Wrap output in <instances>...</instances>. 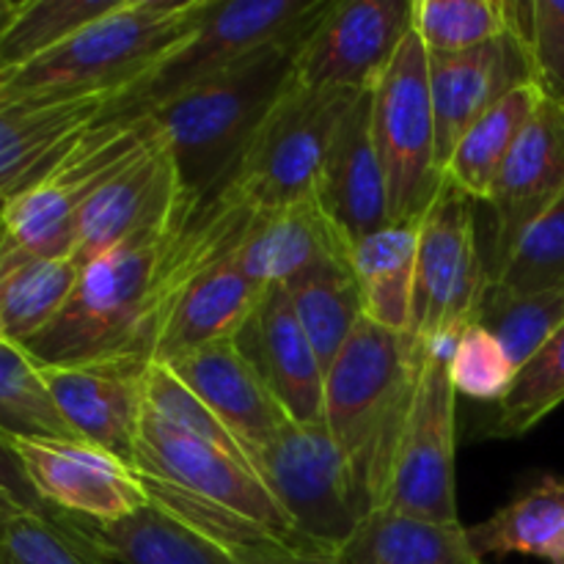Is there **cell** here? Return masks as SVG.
Masks as SVG:
<instances>
[{
    "label": "cell",
    "mask_w": 564,
    "mask_h": 564,
    "mask_svg": "<svg viewBox=\"0 0 564 564\" xmlns=\"http://www.w3.org/2000/svg\"><path fill=\"white\" fill-rule=\"evenodd\" d=\"M479 556H532L564 564V477H543L468 529Z\"/></svg>",
    "instance_id": "4316f807"
},
{
    "label": "cell",
    "mask_w": 564,
    "mask_h": 564,
    "mask_svg": "<svg viewBox=\"0 0 564 564\" xmlns=\"http://www.w3.org/2000/svg\"><path fill=\"white\" fill-rule=\"evenodd\" d=\"M248 463L290 518L297 538L323 554H339L367 518L345 455L325 422H290L251 452Z\"/></svg>",
    "instance_id": "ba28073f"
},
{
    "label": "cell",
    "mask_w": 564,
    "mask_h": 564,
    "mask_svg": "<svg viewBox=\"0 0 564 564\" xmlns=\"http://www.w3.org/2000/svg\"><path fill=\"white\" fill-rule=\"evenodd\" d=\"M358 94L292 77L253 132L231 187L253 209H279L317 196L336 132Z\"/></svg>",
    "instance_id": "52a82bcc"
},
{
    "label": "cell",
    "mask_w": 564,
    "mask_h": 564,
    "mask_svg": "<svg viewBox=\"0 0 564 564\" xmlns=\"http://www.w3.org/2000/svg\"><path fill=\"white\" fill-rule=\"evenodd\" d=\"M474 204L466 193L444 182L419 226L416 279H413V325L419 341L460 336L474 323L490 284L479 251Z\"/></svg>",
    "instance_id": "30bf717a"
},
{
    "label": "cell",
    "mask_w": 564,
    "mask_h": 564,
    "mask_svg": "<svg viewBox=\"0 0 564 564\" xmlns=\"http://www.w3.org/2000/svg\"><path fill=\"white\" fill-rule=\"evenodd\" d=\"M0 336H3V330H0Z\"/></svg>",
    "instance_id": "f6af8a7d"
},
{
    "label": "cell",
    "mask_w": 564,
    "mask_h": 564,
    "mask_svg": "<svg viewBox=\"0 0 564 564\" xmlns=\"http://www.w3.org/2000/svg\"><path fill=\"white\" fill-rule=\"evenodd\" d=\"M80 279L75 257H20L0 264V330L3 339L22 347L42 334L66 306Z\"/></svg>",
    "instance_id": "f1b7e54d"
},
{
    "label": "cell",
    "mask_w": 564,
    "mask_h": 564,
    "mask_svg": "<svg viewBox=\"0 0 564 564\" xmlns=\"http://www.w3.org/2000/svg\"><path fill=\"white\" fill-rule=\"evenodd\" d=\"M490 286L505 295L564 290V198L518 237L490 275Z\"/></svg>",
    "instance_id": "8d00e7d4"
},
{
    "label": "cell",
    "mask_w": 564,
    "mask_h": 564,
    "mask_svg": "<svg viewBox=\"0 0 564 564\" xmlns=\"http://www.w3.org/2000/svg\"><path fill=\"white\" fill-rule=\"evenodd\" d=\"M516 364L485 325L468 323L449 361V380L457 397L499 405L516 383Z\"/></svg>",
    "instance_id": "74e56055"
},
{
    "label": "cell",
    "mask_w": 564,
    "mask_h": 564,
    "mask_svg": "<svg viewBox=\"0 0 564 564\" xmlns=\"http://www.w3.org/2000/svg\"><path fill=\"white\" fill-rule=\"evenodd\" d=\"M457 449V391L449 380V358L422 347V372L411 413L402 430L391 474L389 510L460 523L455 494Z\"/></svg>",
    "instance_id": "7c38bea8"
},
{
    "label": "cell",
    "mask_w": 564,
    "mask_h": 564,
    "mask_svg": "<svg viewBox=\"0 0 564 564\" xmlns=\"http://www.w3.org/2000/svg\"><path fill=\"white\" fill-rule=\"evenodd\" d=\"M154 116L102 119L39 185L0 215V264L20 257H75L77 220L94 193L119 174L154 135Z\"/></svg>",
    "instance_id": "8992f818"
},
{
    "label": "cell",
    "mask_w": 564,
    "mask_h": 564,
    "mask_svg": "<svg viewBox=\"0 0 564 564\" xmlns=\"http://www.w3.org/2000/svg\"><path fill=\"white\" fill-rule=\"evenodd\" d=\"M375 143L389 187V224H419L444 187L430 53L411 28L375 88Z\"/></svg>",
    "instance_id": "9c48e42d"
},
{
    "label": "cell",
    "mask_w": 564,
    "mask_h": 564,
    "mask_svg": "<svg viewBox=\"0 0 564 564\" xmlns=\"http://www.w3.org/2000/svg\"><path fill=\"white\" fill-rule=\"evenodd\" d=\"M0 433L9 438L80 441L55 408L42 369L22 347L0 336Z\"/></svg>",
    "instance_id": "1f68e13d"
},
{
    "label": "cell",
    "mask_w": 564,
    "mask_h": 564,
    "mask_svg": "<svg viewBox=\"0 0 564 564\" xmlns=\"http://www.w3.org/2000/svg\"><path fill=\"white\" fill-rule=\"evenodd\" d=\"M235 345L284 405L292 422H325V369L284 286H268Z\"/></svg>",
    "instance_id": "ffe728a7"
},
{
    "label": "cell",
    "mask_w": 564,
    "mask_h": 564,
    "mask_svg": "<svg viewBox=\"0 0 564 564\" xmlns=\"http://www.w3.org/2000/svg\"><path fill=\"white\" fill-rule=\"evenodd\" d=\"M116 6L119 0H22L11 25L0 33V72L42 58Z\"/></svg>",
    "instance_id": "d6a6232c"
},
{
    "label": "cell",
    "mask_w": 564,
    "mask_h": 564,
    "mask_svg": "<svg viewBox=\"0 0 564 564\" xmlns=\"http://www.w3.org/2000/svg\"><path fill=\"white\" fill-rule=\"evenodd\" d=\"M295 317L328 372L364 319L361 286L347 264H323L284 284Z\"/></svg>",
    "instance_id": "4dcf8cb0"
},
{
    "label": "cell",
    "mask_w": 564,
    "mask_h": 564,
    "mask_svg": "<svg viewBox=\"0 0 564 564\" xmlns=\"http://www.w3.org/2000/svg\"><path fill=\"white\" fill-rule=\"evenodd\" d=\"M350 240L328 218L317 198L259 209L246 240L235 251V262L253 284L284 286L297 275L323 264L350 268Z\"/></svg>",
    "instance_id": "cb8c5ba5"
},
{
    "label": "cell",
    "mask_w": 564,
    "mask_h": 564,
    "mask_svg": "<svg viewBox=\"0 0 564 564\" xmlns=\"http://www.w3.org/2000/svg\"><path fill=\"white\" fill-rule=\"evenodd\" d=\"M3 209H6V202H3V198H0V215H3Z\"/></svg>",
    "instance_id": "ee69618b"
},
{
    "label": "cell",
    "mask_w": 564,
    "mask_h": 564,
    "mask_svg": "<svg viewBox=\"0 0 564 564\" xmlns=\"http://www.w3.org/2000/svg\"><path fill=\"white\" fill-rule=\"evenodd\" d=\"M529 53L538 86L549 97L564 99V0H534Z\"/></svg>",
    "instance_id": "60d3db41"
},
{
    "label": "cell",
    "mask_w": 564,
    "mask_h": 564,
    "mask_svg": "<svg viewBox=\"0 0 564 564\" xmlns=\"http://www.w3.org/2000/svg\"><path fill=\"white\" fill-rule=\"evenodd\" d=\"M527 83H538L532 53L512 31L471 53L430 55V94L441 165L446 169L460 138L490 105Z\"/></svg>",
    "instance_id": "d6986e66"
},
{
    "label": "cell",
    "mask_w": 564,
    "mask_h": 564,
    "mask_svg": "<svg viewBox=\"0 0 564 564\" xmlns=\"http://www.w3.org/2000/svg\"><path fill=\"white\" fill-rule=\"evenodd\" d=\"M143 411L158 416L160 422L171 424V427L182 430V433H191L196 438L220 446V449L246 457V452L237 446V441L218 422V416L165 364L152 361V367H149L147 389H143Z\"/></svg>",
    "instance_id": "f35d334b"
},
{
    "label": "cell",
    "mask_w": 564,
    "mask_h": 564,
    "mask_svg": "<svg viewBox=\"0 0 564 564\" xmlns=\"http://www.w3.org/2000/svg\"><path fill=\"white\" fill-rule=\"evenodd\" d=\"M149 367L152 361L143 358H105L72 367H44L42 380L77 438L113 452L132 466Z\"/></svg>",
    "instance_id": "2e32d148"
},
{
    "label": "cell",
    "mask_w": 564,
    "mask_h": 564,
    "mask_svg": "<svg viewBox=\"0 0 564 564\" xmlns=\"http://www.w3.org/2000/svg\"><path fill=\"white\" fill-rule=\"evenodd\" d=\"M0 560L6 564H119L94 534L91 521L64 510L0 505Z\"/></svg>",
    "instance_id": "f546056e"
},
{
    "label": "cell",
    "mask_w": 564,
    "mask_h": 564,
    "mask_svg": "<svg viewBox=\"0 0 564 564\" xmlns=\"http://www.w3.org/2000/svg\"><path fill=\"white\" fill-rule=\"evenodd\" d=\"M372 116L375 91L358 94L336 132L314 196L350 246L389 226V187L375 143Z\"/></svg>",
    "instance_id": "603a6c76"
},
{
    "label": "cell",
    "mask_w": 564,
    "mask_h": 564,
    "mask_svg": "<svg viewBox=\"0 0 564 564\" xmlns=\"http://www.w3.org/2000/svg\"><path fill=\"white\" fill-rule=\"evenodd\" d=\"M419 226L422 220L419 224H389L358 240L350 251V268L356 281L416 268Z\"/></svg>",
    "instance_id": "ab89813d"
},
{
    "label": "cell",
    "mask_w": 564,
    "mask_h": 564,
    "mask_svg": "<svg viewBox=\"0 0 564 564\" xmlns=\"http://www.w3.org/2000/svg\"><path fill=\"white\" fill-rule=\"evenodd\" d=\"M543 97L545 91L538 83H527V86L512 88L496 105H490L468 127L466 135L460 138V143L452 152L449 163L444 169L446 182L460 193H466L471 202L488 204L496 180L501 174V165L510 158L518 135L529 124L534 110L540 108Z\"/></svg>",
    "instance_id": "83f0119b"
},
{
    "label": "cell",
    "mask_w": 564,
    "mask_h": 564,
    "mask_svg": "<svg viewBox=\"0 0 564 564\" xmlns=\"http://www.w3.org/2000/svg\"><path fill=\"white\" fill-rule=\"evenodd\" d=\"M207 9L209 0H119L42 58L0 72V102L119 97L174 53Z\"/></svg>",
    "instance_id": "3957f363"
},
{
    "label": "cell",
    "mask_w": 564,
    "mask_h": 564,
    "mask_svg": "<svg viewBox=\"0 0 564 564\" xmlns=\"http://www.w3.org/2000/svg\"><path fill=\"white\" fill-rule=\"evenodd\" d=\"M132 468L143 477L174 485L191 499L237 512V516L270 529L279 538L290 540V543L312 549L297 538L290 518L275 505V499L264 488L259 474L253 471L248 457L220 449V446L196 438L191 433H182V430L160 422L158 416L147 411L141 419Z\"/></svg>",
    "instance_id": "8fae6325"
},
{
    "label": "cell",
    "mask_w": 564,
    "mask_h": 564,
    "mask_svg": "<svg viewBox=\"0 0 564 564\" xmlns=\"http://www.w3.org/2000/svg\"><path fill=\"white\" fill-rule=\"evenodd\" d=\"M422 372V345L361 319L325 372V427L345 455L364 512L389 496L394 457Z\"/></svg>",
    "instance_id": "7a4b0ae2"
},
{
    "label": "cell",
    "mask_w": 564,
    "mask_h": 564,
    "mask_svg": "<svg viewBox=\"0 0 564 564\" xmlns=\"http://www.w3.org/2000/svg\"><path fill=\"white\" fill-rule=\"evenodd\" d=\"M20 6H22V0H0V33L11 25V20L17 17Z\"/></svg>",
    "instance_id": "7bdbcfd3"
},
{
    "label": "cell",
    "mask_w": 564,
    "mask_h": 564,
    "mask_svg": "<svg viewBox=\"0 0 564 564\" xmlns=\"http://www.w3.org/2000/svg\"><path fill=\"white\" fill-rule=\"evenodd\" d=\"M413 25V0H334L301 44L295 75L308 86L375 91Z\"/></svg>",
    "instance_id": "5bb4252c"
},
{
    "label": "cell",
    "mask_w": 564,
    "mask_h": 564,
    "mask_svg": "<svg viewBox=\"0 0 564 564\" xmlns=\"http://www.w3.org/2000/svg\"><path fill=\"white\" fill-rule=\"evenodd\" d=\"M165 367L218 416L246 457L292 422L235 339L215 341Z\"/></svg>",
    "instance_id": "44dd1931"
},
{
    "label": "cell",
    "mask_w": 564,
    "mask_h": 564,
    "mask_svg": "<svg viewBox=\"0 0 564 564\" xmlns=\"http://www.w3.org/2000/svg\"><path fill=\"white\" fill-rule=\"evenodd\" d=\"M94 534L119 564H339L323 551L286 540L224 543L149 505L119 523H91Z\"/></svg>",
    "instance_id": "ac0fdd59"
},
{
    "label": "cell",
    "mask_w": 564,
    "mask_h": 564,
    "mask_svg": "<svg viewBox=\"0 0 564 564\" xmlns=\"http://www.w3.org/2000/svg\"><path fill=\"white\" fill-rule=\"evenodd\" d=\"M339 564H482L463 523H441L380 507L336 554Z\"/></svg>",
    "instance_id": "484cf974"
},
{
    "label": "cell",
    "mask_w": 564,
    "mask_h": 564,
    "mask_svg": "<svg viewBox=\"0 0 564 564\" xmlns=\"http://www.w3.org/2000/svg\"><path fill=\"white\" fill-rule=\"evenodd\" d=\"M14 449L36 494L55 510L119 523L149 507L141 474L113 452L66 438H14Z\"/></svg>",
    "instance_id": "9a60e30c"
},
{
    "label": "cell",
    "mask_w": 564,
    "mask_h": 564,
    "mask_svg": "<svg viewBox=\"0 0 564 564\" xmlns=\"http://www.w3.org/2000/svg\"><path fill=\"white\" fill-rule=\"evenodd\" d=\"M474 323L485 325L521 369L564 325V290L505 295L488 284Z\"/></svg>",
    "instance_id": "836d02e7"
},
{
    "label": "cell",
    "mask_w": 564,
    "mask_h": 564,
    "mask_svg": "<svg viewBox=\"0 0 564 564\" xmlns=\"http://www.w3.org/2000/svg\"><path fill=\"white\" fill-rule=\"evenodd\" d=\"M264 286L253 284L235 257L224 259L207 273L198 275L180 303L171 312L169 323L160 330L152 361L169 364L193 350L235 339L242 325L257 312Z\"/></svg>",
    "instance_id": "d4e9b609"
},
{
    "label": "cell",
    "mask_w": 564,
    "mask_h": 564,
    "mask_svg": "<svg viewBox=\"0 0 564 564\" xmlns=\"http://www.w3.org/2000/svg\"><path fill=\"white\" fill-rule=\"evenodd\" d=\"M411 28L430 55L471 53L510 31L507 0H413Z\"/></svg>",
    "instance_id": "e575fe53"
},
{
    "label": "cell",
    "mask_w": 564,
    "mask_h": 564,
    "mask_svg": "<svg viewBox=\"0 0 564 564\" xmlns=\"http://www.w3.org/2000/svg\"><path fill=\"white\" fill-rule=\"evenodd\" d=\"M564 402V325L518 369L510 394L496 405L488 435L518 438Z\"/></svg>",
    "instance_id": "d590c367"
},
{
    "label": "cell",
    "mask_w": 564,
    "mask_h": 564,
    "mask_svg": "<svg viewBox=\"0 0 564 564\" xmlns=\"http://www.w3.org/2000/svg\"><path fill=\"white\" fill-rule=\"evenodd\" d=\"M308 33L251 55L149 113L163 130L193 202L207 204L231 185L253 132L295 77Z\"/></svg>",
    "instance_id": "277c9868"
},
{
    "label": "cell",
    "mask_w": 564,
    "mask_h": 564,
    "mask_svg": "<svg viewBox=\"0 0 564 564\" xmlns=\"http://www.w3.org/2000/svg\"><path fill=\"white\" fill-rule=\"evenodd\" d=\"M257 213L229 185L176 229L80 264L66 306L22 350L39 369L105 358L152 361L160 330L187 286L235 257Z\"/></svg>",
    "instance_id": "6da1fadb"
},
{
    "label": "cell",
    "mask_w": 564,
    "mask_h": 564,
    "mask_svg": "<svg viewBox=\"0 0 564 564\" xmlns=\"http://www.w3.org/2000/svg\"><path fill=\"white\" fill-rule=\"evenodd\" d=\"M108 97L0 102V198L14 202L44 180L105 119Z\"/></svg>",
    "instance_id": "7402d4cb"
},
{
    "label": "cell",
    "mask_w": 564,
    "mask_h": 564,
    "mask_svg": "<svg viewBox=\"0 0 564 564\" xmlns=\"http://www.w3.org/2000/svg\"><path fill=\"white\" fill-rule=\"evenodd\" d=\"M160 127V124H158ZM198 204L187 193L163 130L91 196L77 220L80 264L176 229Z\"/></svg>",
    "instance_id": "4fadbf2b"
},
{
    "label": "cell",
    "mask_w": 564,
    "mask_h": 564,
    "mask_svg": "<svg viewBox=\"0 0 564 564\" xmlns=\"http://www.w3.org/2000/svg\"><path fill=\"white\" fill-rule=\"evenodd\" d=\"M0 505L17 507V510H47L50 507L28 479L25 466L14 449V438L6 433H0Z\"/></svg>",
    "instance_id": "b9f144b4"
},
{
    "label": "cell",
    "mask_w": 564,
    "mask_h": 564,
    "mask_svg": "<svg viewBox=\"0 0 564 564\" xmlns=\"http://www.w3.org/2000/svg\"><path fill=\"white\" fill-rule=\"evenodd\" d=\"M0 564H3V560H0Z\"/></svg>",
    "instance_id": "bcb514c9"
},
{
    "label": "cell",
    "mask_w": 564,
    "mask_h": 564,
    "mask_svg": "<svg viewBox=\"0 0 564 564\" xmlns=\"http://www.w3.org/2000/svg\"><path fill=\"white\" fill-rule=\"evenodd\" d=\"M334 0H209L196 31L143 80L113 97L105 119L149 116L176 94L242 64L251 55L312 31Z\"/></svg>",
    "instance_id": "5b68a950"
},
{
    "label": "cell",
    "mask_w": 564,
    "mask_h": 564,
    "mask_svg": "<svg viewBox=\"0 0 564 564\" xmlns=\"http://www.w3.org/2000/svg\"><path fill=\"white\" fill-rule=\"evenodd\" d=\"M3 564H6V562H3Z\"/></svg>",
    "instance_id": "7dc6e473"
},
{
    "label": "cell",
    "mask_w": 564,
    "mask_h": 564,
    "mask_svg": "<svg viewBox=\"0 0 564 564\" xmlns=\"http://www.w3.org/2000/svg\"><path fill=\"white\" fill-rule=\"evenodd\" d=\"M564 198V99L545 94L501 165L488 204L494 207V270L518 237ZM490 270V275H494Z\"/></svg>",
    "instance_id": "e0dca14e"
}]
</instances>
